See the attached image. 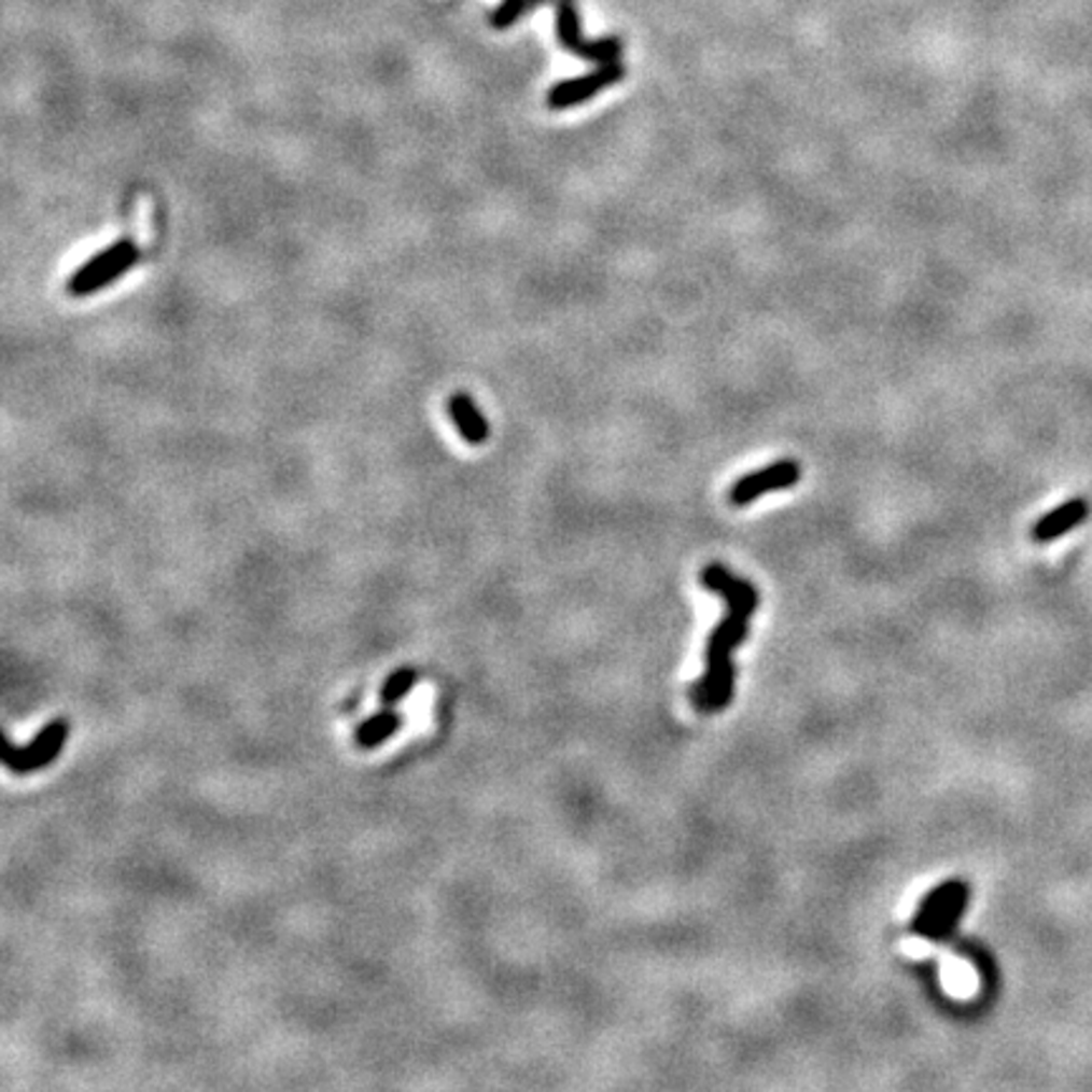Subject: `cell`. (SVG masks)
<instances>
[{"mask_svg": "<svg viewBox=\"0 0 1092 1092\" xmlns=\"http://www.w3.org/2000/svg\"><path fill=\"white\" fill-rule=\"evenodd\" d=\"M544 3H549V0H501L499 9L493 11L491 24L493 28H499V31H504V28H512L521 16H527V13Z\"/></svg>", "mask_w": 1092, "mask_h": 1092, "instance_id": "12", "label": "cell"}, {"mask_svg": "<svg viewBox=\"0 0 1092 1092\" xmlns=\"http://www.w3.org/2000/svg\"><path fill=\"white\" fill-rule=\"evenodd\" d=\"M625 79V67L620 61L615 64H600V69L589 71L585 76L574 79H562L546 92V104L549 109H572L577 104H585L587 99L597 97V94L610 89V86L620 84Z\"/></svg>", "mask_w": 1092, "mask_h": 1092, "instance_id": "5", "label": "cell"}, {"mask_svg": "<svg viewBox=\"0 0 1092 1092\" xmlns=\"http://www.w3.org/2000/svg\"><path fill=\"white\" fill-rule=\"evenodd\" d=\"M557 39L562 43V48L570 51V54L587 58V61L594 64H615L620 61L622 56V43L620 39H615V36L594 41L582 36L579 11L577 5H574V0H559L557 3Z\"/></svg>", "mask_w": 1092, "mask_h": 1092, "instance_id": "3", "label": "cell"}, {"mask_svg": "<svg viewBox=\"0 0 1092 1092\" xmlns=\"http://www.w3.org/2000/svg\"><path fill=\"white\" fill-rule=\"evenodd\" d=\"M67 739H69V720L56 718V720H51L46 728H43V731L31 741V744L16 746L9 741V744H5L3 764L11 771H16V774H31V771L48 767V764L64 752Z\"/></svg>", "mask_w": 1092, "mask_h": 1092, "instance_id": "4", "label": "cell"}, {"mask_svg": "<svg viewBox=\"0 0 1092 1092\" xmlns=\"http://www.w3.org/2000/svg\"><path fill=\"white\" fill-rule=\"evenodd\" d=\"M964 885V880H946V883H941L936 887V891H930L926 898H923L919 913H915V919L910 921V934L915 936H926V930L930 923H934V919L941 910L949 906V900L956 895L958 887Z\"/></svg>", "mask_w": 1092, "mask_h": 1092, "instance_id": "9", "label": "cell"}, {"mask_svg": "<svg viewBox=\"0 0 1092 1092\" xmlns=\"http://www.w3.org/2000/svg\"><path fill=\"white\" fill-rule=\"evenodd\" d=\"M968 895H971V891H968V885L964 883L956 891V895H953V898L949 900V906H946L941 913L936 915L934 923H930L928 930H926V938H930V941H946V938H951V934L958 926L961 915H964Z\"/></svg>", "mask_w": 1092, "mask_h": 1092, "instance_id": "11", "label": "cell"}, {"mask_svg": "<svg viewBox=\"0 0 1092 1092\" xmlns=\"http://www.w3.org/2000/svg\"><path fill=\"white\" fill-rule=\"evenodd\" d=\"M802 478V468H799L797 461L786 458V461H776L767 465V468L748 473V476L739 478L737 484L728 491V501L733 506H748L752 501L767 496V493L792 489L797 480Z\"/></svg>", "mask_w": 1092, "mask_h": 1092, "instance_id": "6", "label": "cell"}, {"mask_svg": "<svg viewBox=\"0 0 1092 1092\" xmlns=\"http://www.w3.org/2000/svg\"><path fill=\"white\" fill-rule=\"evenodd\" d=\"M701 585L709 592H716L726 602V617L718 628L711 632L709 647H705L703 678L690 686V701L701 713H716L726 709L733 698V666L731 653L748 632V620L756 613L759 594L752 582L733 577L724 564H709L701 572Z\"/></svg>", "mask_w": 1092, "mask_h": 1092, "instance_id": "1", "label": "cell"}, {"mask_svg": "<svg viewBox=\"0 0 1092 1092\" xmlns=\"http://www.w3.org/2000/svg\"><path fill=\"white\" fill-rule=\"evenodd\" d=\"M1088 516H1090L1088 501L1073 499V501H1067V504H1062L1060 508H1054V512L1045 514L1042 519L1035 523V529H1032V536H1035V542H1039V544L1054 542V538L1065 536L1067 531L1080 527Z\"/></svg>", "mask_w": 1092, "mask_h": 1092, "instance_id": "7", "label": "cell"}, {"mask_svg": "<svg viewBox=\"0 0 1092 1092\" xmlns=\"http://www.w3.org/2000/svg\"><path fill=\"white\" fill-rule=\"evenodd\" d=\"M415 681H418V671H412V668H400V671H395L388 681H384V686L380 690V701L395 705L400 698H405L415 688Z\"/></svg>", "mask_w": 1092, "mask_h": 1092, "instance_id": "13", "label": "cell"}, {"mask_svg": "<svg viewBox=\"0 0 1092 1092\" xmlns=\"http://www.w3.org/2000/svg\"><path fill=\"white\" fill-rule=\"evenodd\" d=\"M448 412H450V420H453L458 435H461L468 446H480V443L489 440V435H491L489 420L484 418V412L478 410L471 395H463L461 392V395L450 397Z\"/></svg>", "mask_w": 1092, "mask_h": 1092, "instance_id": "8", "label": "cell"}, {"mask_svg": "<svg viewBox=\"0 0 1092 1092\" xmlns=\"http://www.w3.org/2000/svg\"><path fill=\"white\" fill-rule=\"evenodd\" d=\"M400 726H403V716H400V713H395V711L377 713V716L362 720V724L356 726V731H354L356 746L360 748L380 746L390 737H395V733L400 731Z\"/></svg>", "mask_w": 1092, "mask_h": 1092, "instance_id": "10", "label": "cell"}, {"mask_svg": "<svg viewBox=\"0 0 1092 1092\" xmlns=\"http://www.w3.org/2000/svg\"><path fill=\"white\" fill-rule=\"evenodd\" d=\"M137 261H140V249H137L135 240L129 238L114 240L109 249L99 251L97 256H92L74 276H71L67 291L74 298L97 294V291L112 286L116 279H122V276L132 271Z\"/></svg>", "mask_w": 1092, "mask_h": 1092, "instance_id": "2", "label": "cell"}]
</instances>
